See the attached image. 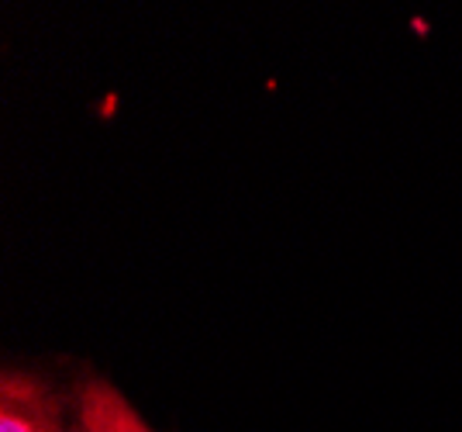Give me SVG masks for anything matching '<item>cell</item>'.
I'll return each mask as SVG.
<instances>
[{
    "mask_svg": "<svg viewBox=\"0 0 462 432\" xmlns=\"http://www.w3.org/2000/svg\"><path fill=\"white\" fill-rule=\"evenodd\" d=\"M59 401L35 373L7 371L0 380V432H62Z\"/></svg>",
    "mask_w": 462,
    "mask_h": 432,
    "instance_id": "1",
    "label": "cell"
},
{
    "mask_svg": "<svg viewBox=\"0 0 462 432\" xmlns=\"http://www.w3.org/2000/svg\"><path fill=\"white\" fill-rule=\"evenodd\" d=\"M77 432H152L145 418L128 405V398L107 380H90L79 391Z\"/></svg>",
    "mask_w": 462,
    "mask_h": 432,
    "instance_id": "2",
    "label": "cell"
}]
</instances>
